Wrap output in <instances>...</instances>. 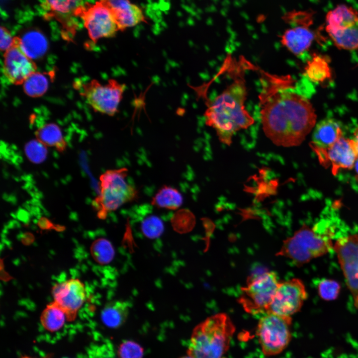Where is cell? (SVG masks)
I'll list each match as a JSON object with an SVG mask.
<instances>
[{
    "mask_svg": "<svg viewBox=\"0 0 358 358\" xmlns=\"http://www.w3.org/2000/svg\"><path fill=\"white\" fill-rule=\"evenodd\" d=\"M332 227L324 220L312 227L303 224L294 234L283 241L277 256L286 258L302 266L322 257L333 249Z\"/></svg>",
    "mask_w": 358,
    "mask_h": 358,
    "instance_id": "3",
    "label": "cell"
},
{
    "mask_svg": "<svg viewBox=\"0 0 358 358\" xmlns=\"http://www.w3.org/2000/svg\"><path fill=\"white\" fill-rule=\"evenodd\" d=\"M326 30L349 27L358 23V11L351 6L340 4L326 16Z\"/></svg>",
    "mask_w": 358,
    "mask_h": 358,
    "instance_id": "19",
    "label": "cell"
},
{
    "mask_svg": "<svg viewBox=\"0 0 358 358\" xmlns=\"http://www.w3.org/2000/svg\"><path fill=\"white\" fill-rule=\"evenodd\" d=\"M309 24H298L286 30L282 36L281 43L296 56H301L307 51L314 38Z\"/></svg>",
    "mask_w": 358,
    "mask_h": 358,
    "instance_id": "17",
    "label": "cell"
},
{
    "mask_svg": "<svg viewBox=\"0 0 358 358\" xmlns=\"http://www.w3.org/2000/svg\"><path fill=\"white\" fill-rule=\"evenodd\" d=\"M13 38L8 30L4 27H0V48L2 51H5L13 44Z\"/></svg>",
    "mask_w": 358,
    "mask_h": 358,
    "instance_id": "33",
    "label": "cell"
},
{
    "mask_svg": "<svg viewBox=\"0 0 358 358\" xmlns=\"http://www.w3.org/2000/svg\"><path fill=\"white\" fill-rule=\"evenodd\" d=\"M92 258L100 264H107L113 260L115 252L111 243L106 239L99 238L95 240L90 247Z\"/></svg>",
    "mask_w": 358,
    "mask_h": 358,
    "instance_id": "28",
    "label": "cell"
},
{
    "mask_svg": "<svg viewBox=\"0 0 358 358\" xmlns=\"http://www.w3.org/2000/svg\"><path fill=\"white\" fill-rule=\"evenodd\" d=\"M291 317L268 313L259 321L256 333L264 354L278 355L289 345L292 337Z\"/></svg>",
    "mask_w": 358,
    "mask_h": 358,
    "instance_id": "7",
    "label": "cell"
},
{
    "mask_svg": "<svg viewBox=\"0 0 358 358\" xmlns=\"http://www.w3.org/2000/svg\"><path fill=\"white\" fill-rule=\"evenodd\" d=\"M37 66L23 50L19 37H14L11 46L3 54V72L8 81L14 85L23 84Z\"/></svg>",
    "mask_w": 358,
    "mask_h": 358,
    "instance_id": "13",
    "label": "cell"
},
{
    "mask_svg": "<svg viewBox=\"0 0 358 358\" xmlns=\"http://www.w3.org/2000/svg\"><path fill=\"white\" fill-rule=\"evenodd\" d=\"M67 319L64 310L55 301L48 304L40 316V321L44 328L51 332L61 329Z\"/></svg>",
    "mask_w": 358,
    "mask_h": 358,
    "instance_id": "26",
    "label": "cell"
},
{
    "mask_svg": "<svg viewBox=\"0 0 358 358\" xmlns=\"http://www.w3.org/2000/svg\"><path fill=\"white\" fill-rule=\"evenodd\" d=\"M76 16L83 20L89 37L94 43L102 38L114 36L119 31L111 12L100 0L94 4H82L77 10Z\"/></svg>",
    "mask_w": 358,
    "mask_h": 358,
    "instance_id": "9",
    "label": "cell"
},
{
    "mask_svg": "<svg viewBox=\"0 0 358 358\" xmlns=\"http://www.w3.org/2000/svg\"><path fill=\"white\" fill-rule=\"evenodd\" d=\"M82 89L81 95L94 111L113 116L118 112L126 86L114 79L105 84L92 80L83 84Z\"/></svg>",
    "mask_w": 358,
    "mask_h": 358,
    "instance_id": "8",
    "label": "cell"
},
{
    "mask_svg": "<svg viewBox=\"0 0 358 358\" xmlns=\"http://www.w3.org/2000/svg\"><path fill=\"white\" fill-rule=\"evenodd\" d=\"M343 136L342 129L338 121L326 118L315 126L310 146L328 148Z\"/></svg>",
    "mask_w": 358,
    "mask_h": 358,
    "instance_id": "18",
    "label": "cell"
},
{
    "mask_svg": "<svg viewBox=\"0 0 358 358\" xmlns=\"http://www.w3.org/2000/svg\"><path fill=\"white\" fill-rule=\"evenodd\" d=\"M127 172L124 168L109 170L100 176L99 194L93 203L99 217H104L107 213L138 197L135 187L126 180Z\"/></svg>",
    "mask_w": 358,
    "mask_h": 358,
    "instance_id": "5",
    "label": "cell"
},
{
    "mask_svg": "<svg viewBox=\"0 0 358 358\" xmlns=\"http://www.w3.org/2000/svg\"><path fill=\"white\" fill-rule=\"evenodd\" d=\"M326 31L337 48L348 50L358 49V23Z\"/></svg>",
    "mask_w": 358,
    "mask_h": 358,
    "instance_id": "23",
    "label": "cell"
},
{
    "mask_svg": "<svg viewBox=\"0 0 358 358\" xmlns=\"http://www.w3.org/2000/svg\"><path fill=\"white\" fill-rule=\"evenodd\" d=\"M233 76V82L211 102L204 114L206 124L214 128L220 141L227 145L236 132L254 123L244 105L247 88L244 72L238 68Z\"/></svg>",
    "mask_w": 358,
    "mask_h": 358,
    "instance_id": "2",
    "label": "cell"
},
{
    "mask_svg": "<svg viewBox=\"0 0 358 358\" xmlns=\"http://www.w3.org/2000/svg\"><path fill=\"white\" fill-rule=\"evenodd\" d=\"M305 76L315 83H322L331 77L330 67L326 58L315 55L310 59L305 68Z\"/></svg>",
    "mask_w": 358,
    "mask_h": 358,
    "instance_id": "24",
    "label": "cell"
},
{
    "mask_svg": "<svg viewBox=\"0 0 358 358\" xmlns=\"http://www.w3.org/2000/svg\"><path fill=\"white\" fill-rule=\"evenodd\" d=\"M19 38L23 50L32 59L42 56L47 49L46 37L37 29L29 30Z\"/></svg>",
    "mask_w": 358,
    "mask_h": 358,
    "instance_id": "21",
    "label": "cell"
},
{
    "mask_svg": "<svg viewBox=\"0 0 358 358\" xmlns=\"http://www.w3.org/2000/svg\"><path fill=\"white\" fill-rule=\"evenodd\" d=\"M129 311V306L126 302L112 301L107 303L103 307L101 312V319L106 326L117 328L126 322Z\"/></svg>",
    "mask_w": 358,
    "mask_h": 358,
    "instance_id": "20",
    "label": "cell"
},
{
    "mask_svg": "<svg viewBox=\"0 0 358 358\" xmlns=\"http://www.w3.org/2000/svg\"><path fill=\"white\" fill-rule=\"evenodd\" d=\"M311 147L323 167L331 166L334 175H336L341 169H352L358 157L354 140L343 136L328 148Z\"/></svg>",
    "mask_w": 358,
    "mask_h": 358,
    "instance_id": "12",
    "label": "cell"
},
{
    "mask_svg": "<svg viewBox=\"0 0 358 358\" xmlns=\"http://www.w3.org/2000/svg\"><path fill=\"white\" fill-rule=\"evenodd\" d=\"M308 297L303 281L296 278L279 282L268 313L291 317L299 311Z\"/></svg>",
    "mask_w": 358,
    "mask_h": 358,
    "instance_id": "11",
    "label": "cell"
},
{
    "mask_svg": "<svg viewBox=\"0 0 358 358\" xmlns=\"http://www.w3.org/2000/svg\"><path fill=\"white\" fill-rule=\"evenodd\" d=\"M48 85L47 76L37 72L29 76L23 84L24 91L32 97L42 95L47 90Z\"/></svg>",
    "mask_w": 358,
    "mask_h": 358,
    "instance_id": "27",
    "label": "cell"
},
{
    "mask_svg": "<svg viewBox=\"0 0 358 358\" xmlns=\"http://www.w3.org/2000/svg\"><path fill=\"white\" fill-rule=\"evenodd\" d=\"M140 228L143 234L149 239L159 237L164 230L163 221L154 214L145 217L141 222Z\"/></svg>",
    "mask_w": 358,
    "mask_h": 358,
    "instance_id": "29",
    "label": "cell"
},
{
    "mask_svg": "<svg viewBox=\"0 0 358 358\" xmlns=\"http://www.w3.org/2000/svg\"><path fill=\"white\" fill-rule=\"evenodd\" d=\"M279 282L274 271L253 274L241 288L238 302L250 314H267Z\"/></svg>",
    "mask_w": 358,
    "mask_h": 358,
    "instance_id": "6",
    "label": "cell"
},
{
    "mask_svg": "<svg viewBox=\"0 0 358 358\" xmlns=\"http://www.w3.org/2000/svg\"><path fill=\"white\" fill-rule=\"evenodd\" d=\"M52 294L54 301L65 312L67 320H74L86 299L84 283L79 279L71 278L56 283L52 288Z\"/></svg>",
    "mask_w": 358,
    "mask_h": 358,
    "instance_id": "14",
    "label": "cell"
},
{
    "mask_svg": "<svg viewBox=\"0 0 358 358\" xmlns=\"http://www.w3.org/2000/svg\"><path fill=\"white\" fill-rule=\"evenodd\" d=\"M180 358H192L187 355V356H183Z\"/></svg>",
    "mask_w": 358,
    "mask_h": 358,
    "instance_id": "37",
    "label": "cell"
},
{
    "mask_svg": "<svg viewBox=\"0 0 358 358\" xmlns=\"http://www.w3.org/2000/svg\"><path fill=\"white\" fill-rule=\"evenodd\" d=\"M354 140L356 149L358 151V126L356 128V129L354 131V138L353 139Z\"/></svg>",
    "mask_w": 358,
    "mask_h": 358,
    "instance_id": "34",
    "label": "cell"
},
{
    "mask_svg": "<svg viewBox=\"0 0 358 358\" xmlns=\"http://www.w3.org/2000/svg\"><path fill=\"white\" fill-rule=\"evenodd\" d=\"M354 167L355 168L356 171L357 173V175H358V157L356 161Z\"/></svg>",
    "mask_w": 358,
    "mask_h": 358,
    "instance_id": "35",
    "label": "cell"
},
{
    "mask_svg": "<svg viewBox=\"0 0 358 358\" xmlns=\"http://www.w3.org/2000/svg\"><path fill=\"white\" fill-rule=\"evenodd\" d=\"M259 95L266 135L275 145H299L314 127L316 115L307 98L295 91L290 76L265 74Z\"/></svg>",
    "mask_w": 358,
    "mask_h": 358,
    "instance_id": "1",
    "label": "cell"
},
{
    "mask_svg": "<svg viewBox=\"0 0 358 358\" xmlns=\"http://www.w3.org/2000/svg\"><path fill=\"white\" fill-rule=\"evenodd\" d=\"M35 134L36 139L47 147H55L59 152L64 151L67 147L62 131L55 123L43 125L36 130Z\"/></svg>",
    "mask_w": 358,
    "mask_h": 358,
    "instance_id": "22",
    "label": "cell"
},
{
    "mask_svg": "<svg viewBox=\"0 0 358 358\" xmlns=\"http://www.w3.org/2000/svg\"><path fill=\"white\" fill-rule=\"evenodd\" d=\"M333 249L353 297L354 306L358 309V234L338 238L334 244Z\"/></svg>",
    "mask_w": 358,
    "mask_h": 358,
    "instance_id": "10",
    "label": "cell"
},
{
    "mask_svg": "<svg viewBox=\"0 0 358 358\" xmlns=\"http://www.w3.org/2000/svg\"><path fill=\"white\" fill-rule=\"evenodd\" d=\"M341 290L340 284L332 279H322L318 284L317 291L319 297L326 301L336 299Z\"/></svg>",
    "mask_w": 358,
    "mask_h": 358,
    "instance_id": "31",
    "label": "cell"
},
{
    "mask_svg": "<svg viewBox=\"0 0 358 358\" xmlns=\"http://www.w3.org/2000/svg\"><path fill=\"white\" fill-rule=\"evenodd\" d=\"M242 16H243V17H244V18H246V19H248V18H249V17H248V15H247V14L245 13H244V12H243V13H242Z\"/></svg>",
    "mask_w": 358,
    "mask_h": 358,
    "instance_id": "36",
    "label": "cell"
},
{
    "mask_svg": "<svg viewBox=\"0 0 358 358\" xmlns=\"http://www.w3.org/2000/svg\"><path fill=\"white\" fill-rule=\"evenodd\" d=\"M143 349L138 344L131 341L121 343L118 350L119 358H142Z\"/></svg>",
    "mask_w": 358,
    "mask_h": 358,
    "instance_id": "32",
    "label": "cell"
},
{
    "mask_svg": "<svg viewBox=\"0 0 358 358\" xmlns=\"http://www.w3.org/2000/svg\"><path fill=\"white\" fill-rule=\"evenodd\" d=\"M235 331V327L227 314L213 315L194 328L187 355L192 358H224Z\"/></svg>",
    "mask_w": 358,
    "mask_h": 358,
    "instance_id": "4",
    "label": "cell"
},
{
    "mask_svg": "<svg viewBox=\"0 0 358 358\" xmlns=\"http://www.w3.org/2000/svg\"><path fill=\"white\" fill-rule=\"evenodd\" d=\"M99 0L111 12L119 31H124L145 21L142 9L129 0Z\"/></svg>",
    "mask_w": 358,
    "mask_h": 358,
    "instance_id": "15",
    "label": "cell"
},
{
    "mask_svg": "<svg viewBox=\"0 0 358 358\" xmlns=\"http://www.w3.org/2000/svg\"><path fill=\"white\" fill-rule=\"evenodd\" d=\"M182 203V194L177 189L169 186L162 187L151 201V204L156 207L170 210L179 208Z\"/></svg>",
    "mask_w": 358,
    "mask_h": 358,
    "instance_id": "25",
    "label": "cell"
},
{
    "mask_svg": "<svg viewBox=\"0 0 358 358\" xmlns=\"http://www.w3.org/2000/svg\"><path fill=\"white\" fill-rule=\"evenodd\" d=\"M24 151L27 159L34 164H41L44 162L47 157V146L37 139L28 142L24 146Z\"/></svg>",
    "mask_w": 358,
    "mask_h": 358,
    "instance_id": "30",
    "label": "cell"
},
{
    "mask_svg": "<svg viewBox=\"0 0 358 358\" xmlns=\"http://www.w3.org/2000/svg\"><path fill=\"white\" fill-rule=\"evenodd\" d=\"M82 0H46L48 15L53 17L62 24L64 35L74 36L76 25L72 21V16H75L77 10L82 5Z\"/></svg>",
    "mask_w": 358,
    "mask_h": 358,
    "instance_id": "16",
    "label": "cell"
}]
</instances>
